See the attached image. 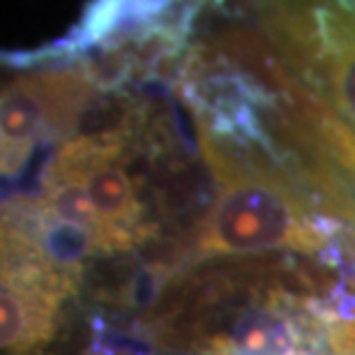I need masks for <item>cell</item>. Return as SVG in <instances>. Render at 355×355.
Here are the masks:
<instances>
[{
	"mask_svg": "<svg viewBox=\"0 0 355 355\" xmlns=\"http://www.w3.org/2000/svg\"><path fill=\"white\" fill-rule=\"evenodd\" d=\"M282 266H231L173 288L155 318L164 344L196 355H355V318Z\"/></svg>",
	"mask_w": 355,
	"mask_h": 355,
	"instance_id": "obj_1",
	"label": "cell"
},
{
	"mask_svg": "<svg viewBox=\"0 0 355 355\" xmlns=\"http://www.w3.org/2000/svg\"><path fill=\"white\" fill-rule=\"evenodd\" d=\"M286 67L355 134V0H254Z\"/></svg>",
	"mask_w": 355,
	"mask_h": 355,
	"instance_id": "obj_3",
	"label": "cell"
},
{
	"mask_svg": "<svg viewBox=\"0 0 355 355\" xmlns=\"http://www.w3.org/2000/svg\"><path fill=\"white\" fill-rule=\"evenodd\" d=\"M201 155L215 182L212 205L194 233L198 257L318 252L328 233L302 189L261 155L198 130Z\"/></svg>",
	"mask_w": 355,
	"mask_h": 355,
	"instance_id": "obj_2",
	"label": "cell"
},
{
	"mask_svg": "<svg viewBox=\"0 0 355 355\" xmlns=\"http://www.w3.org/2000/svg\"><path fill=\"white\" fill-rule=\"evenodd\" d=\"M72 286L65 263L51 261L33 236L5 222L0 286L3 349L10 355H26L51 339Z\"/></svg>",
	"mask_w": 355,
	"mask_h": 355,
	"instance_id": "obj_6",
	"label": "cell"
},
{
	"mask_svg": "<svg viewBox=\"0 0 355 355\" xmlns=\"http://www.w3.org/2000/svg\"><path fill=\"white\" fill-rule=\"evenodd\" d=\"M210 3H215V0H198L196 3V7L198 10H203L205 5H210ZM236 5V3H233ZM205 12V10H203ZM191 21L194 19H189L187 24H189V28H191ZM194 28H198V26H194ZM196 58V44L194 42H191V46H189V53H187V58H184V62H182V67H180V74H178V86H182V79H184V74H187V69H189V65H191V60Z\"/></svg>",
	"mask_w": 355,
	"mask_h": 355,
	"instance_id": "obj_7",
	"label": "cell"
},
{
	"mask_svg": "<svg viewBox=\"0 0 355 355\" xmlns=\"http://www.w3.org/2000/svg\"><path fill=\"white\" fill-rule=\"evenodd\" d=\"M102 88L92 62L21 74L3 90V173L17 175L46 137L72 132Z\"/></svg>",
	"mask_w": 355,
	"mask_h": 355,
	"instance_id": "obj_5",
	"label": "cell"
},
{
	"mask_svg": "<svg viewBox=\"0 0 355 355\" xmlns=\"http://www.w3.org/2000/svg\"><path fill=\"white\" fill-rule=\"evenodd\" d=\"M134 113L125 125L69 139L49 168L81 182L99 226L97 252L127 250L146 238L139 180L130 173Z\"/></svg>",
	"mask_w": 355,
	"mask_h": 355,
	"instance_id": "obj_4",
	"label": "cell"
}]
</instances>
